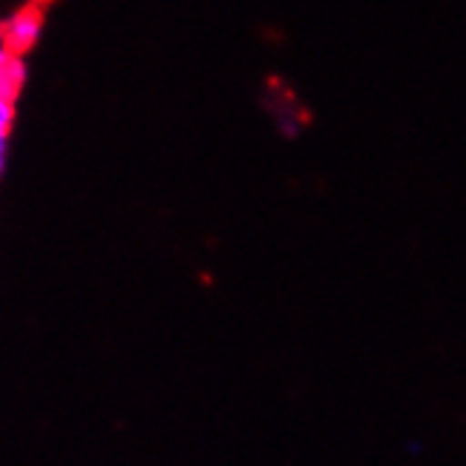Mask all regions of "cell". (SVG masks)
Here are the masks:
<instances>
[{
	"instance_id": "obj_1",
	"label": "cell",
	"mask_w": 466,
	"mask_h": 466,
	"mask_svg": "<svg viewBox=\"0 0 466 466\" xmlns=\"http://www.w3.org/2000/svg\"><path fill=\"white\" fill-rule=\"evenodd\" d=\"M40 35H43V12L35 6H23L4 20V46L23 54V57L37 46Z\"/></svg>"
},
{
	"instance_id": "obj_2",
	"label": "cell",
	"mask_w": 466,
	"mask_h": 466,
	"mask_svg": "<svg viewBox=\"0 0 466 466\" xmlns=\"http://www.w3.org/2000/svg\"><path fill=\"white\" fill-rule=\"evenodd\" d=\"M25 79H29V66H25V57L12 48H0V96L6 99H17L20 91L25 88Z\"/></svg>"
},
{
	"instance_id": "obj_3",
	"label": "cell",
	"mask_w": 466,
	"mask_h": 466,
	"mask_svg": "<svg viewBox=\"0 0 466 466\" xmlns=\"http://www.w3.org/2000/svg\"><path fill=\"white\" fill-rule=\"evenodd\" d=\"M15 125V102L0 96V136H9Z\"/></svg>"
},
{
	"instance_id": "obj_4",
	"label": "cell",
	"mask_w": 466,
	"mask_h": 466,
	"mask_svg": "<svg viewBox=\"0 0 466 466\" xmlns=\"http://www.w3.org/2000/svg\"><path fill=\"white\" fill-rule=\"evenodd\" d=\"M6 161H9V136H0V176L6 170Z\"/></svg>"
},
{
	"instance_id": "obj_5",
	"label": "cell",
	"mask_w": 466,
	"mask_h": 466,
	"mask_svg": "<svg viewBox=\"0 0 466 466\" xmlns=\"http://www.w3.org/2000/svg\"><path fill=\"white\" fill-rule=\"evenodd\" d=\"M0 48H4V20H0Z\"/></svg>"
}]
</instances>
